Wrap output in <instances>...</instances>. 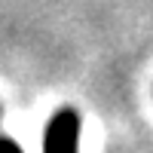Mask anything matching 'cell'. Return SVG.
Listing matches in <instances>:
<instances>
[{
	"label": "cell",
	"mask_w": 153,
	"mask_h": 153,
	"mask_svg": "<svg viewBox=\"0 0 153 153\" xmlns=\"http://www.w3.org/2000/svg\"><path fill=\"white\" fill-rule=\"evenodd\" d=\"M0 153H25L19 147V141H12L9 135H0Z\"/></svg>",
	"instance_id": "7a4b0ae2"
},
{
	"label": "cell",
	"mask_w": 153,
	"mask_h": 153,
	"mask_svg": "<svg viewBox=\"0 0 153 153\" xmlns=\"http://www.w3.org/2000/svg\"><path fill=\"white\" fill-rule=\"evenodd\" d=\"M83 117L76 107H58L46 120L43 129V153H80Z\"/></svg>",
	"instance_id": "6da1fadb"
}]
</instances>
